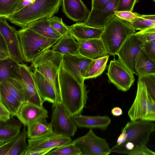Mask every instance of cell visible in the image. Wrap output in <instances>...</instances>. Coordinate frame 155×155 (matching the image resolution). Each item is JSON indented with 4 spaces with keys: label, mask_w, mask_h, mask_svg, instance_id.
<instances>
[{
    "label": "cell",
    "mask_w": 155,
    "mask_h": 155,
    "mask_svg": "<svg viewBox=\"0 0 155 155\" xmlns=\"http://www.w3.org/2000/svg\"><path fill=\"white\" fill-rule=\"evenodd\" d=\"M60 101L72 116L81 114L86 107L89 91L84 82L79 83L61 64L58 72Z\"/></svg>",
    "instance_id": "obj_1"
},
{
    "label": "cell",
    "mask_w": 155,
    "mask_h": 155,
    "mask_svg": "<svg viewBox=\"0 0 155 155\" xmlns=\"http://www.w3.org/2000/svg\"><path fill=\"white\" fill-rule=\"evenodd\" d=\"M61 0H36L15 12L7 20L22 28L31 23L43 18H49L57 14Z\"/></svg>",
    "instance_id": "obj_2"
},
{
    "label": "cell",
    "mask_w": 155,
    "mask_h": 155,
    "mask_svg": "<svg viewBox=\"0 0 155 155\" xmlns=\"http://www.w3.org/2000/svg\"><path fill=\"white\" fill-rule=\"evenodd\" d=\"M24 61L31 62L50 48L59 39H51L39 34L27 27L17 31Z\"/></svg>",
    "instance_id": "obj_3"
},
{
    "label": "cell",
    "mask_w": 155,
    "mask_h": 155,
    "mask_svg": "<svg viewBox=\"0 0 155 155\" xmlns=\"http://www.w3.org/2000/svg\"><path fill=\"white\" fill-rule=\"evenodd\" d=\"M136 32L129 22L115 15L104 27L100 38L109 55L115 56L128 37Z\"/></svg>",
    "instance_id": "obj_4"
},
{
    "label": "cell",
    "mask_w": 155,
    "mask_h": 155,
    "mask_svg": "<svg viewBox=\"0 0 155 155\" xmlns=\"http://www.w3.org/2000/svg\"><path fill=\"white\" fill-rule=\"evenodd\" d=\"M128 114L131 120L155 121V100L149 95L144 83L138 79L136 96Z\"/></svg>",
    "instance_id": "obj_5"
},
{
    "label": "cell",
    "mask_w": 155,
    "mask_h": 155,
    "mask_svg": "<svg viewBox=\"0 0 155 155\" xmlns=\"http://www.w3.org/2000/svg\"><path fill=\"white\" fill-rule=\"evenodd\" d=\"M72 142L79 150L81 155H107L111 153L106 140L96 135L92 128Z\"/></svg>",
    "instance_id": "obj_6"
},
{
    "label": "cell",
    "mask_w": 155,
    "mask_h": 155,
    "mask_svg": "<svg viewBox=\"0 0 155 155\" xmlns=\"http://www.w3.org/2000/svg\"><path fill=\"white\" fill-rule=\"evenodd\" d=\"M51 123L55 133L71 137L77 129L73 117L67 111L61 101L53 104Z\"/></svg>",
    "instance_id": "obj_7"
},
{
    "label": "cell",
    "mask_w": 155,
    "mask_h": 155,
    "mask_svg": "<svg viewBox=\"0 0 155 155\" xmlns=\"http://www.w3.org/2000/svg\"><path fill=\"white\" fill-rule=\"evenodd\" d=\"M107 74L108 81L123 91L129 90L135 81L133 73L118 58L110 61Z\"/></svg>",
    "instance_id": "obj_8"
},
{
    "label": "cell",
    "mask_w": 155,
    "mask_h": 155,
    "mask_svg": "<svg viewBox=\"0 0 155 155\" xmlns=\"http://www.w3.org/2000/svg\"><path fill=\"white\" fill-rule=\"evenodd\" d=\"M153 121L137 120H131L127 123L122 130L126 131V139L136 146L146 145L148 142L151 133L155 130Z\"/></svg>",
    "instance_id": "obj_9"
},
{
    "label": "cell",
    "mask_w": 155,
    "mask_h": 155,
    "mask_svg": "<svg viewBox=\"0 0 155 155\" xmlns=\"http://www.w3.org/2000/svg\"><path fill=\"white\" fill-rule=\"evenodd\" d=\"M93 60L80 54L63 55L61 65L67 71L82 83L84 82V76Z\"/></svg>",
    "instance_id": "obj_10"
},
{
    "label": "cell",
    "mask_w": 155,
    "mask_h": 155,
    "mask_svg": "<svg viewBox=\"0 0 155 155\" xmlns=\"http://www.w3.org/2000/svg\"><path fill=\"white\" fill-rule=\"evenodd\" d=\"M7 19L0 17V31L8 48L10 56L20 64L24 62L17 31L7 22Z\"/></svg>",
    "instance_id": "obj_11"
},
{
    "label": "cell",
    "mask_w": 155,
    "mask_h": 155,
    "mask_svg": "<svg viewBox=\"0 0 155 155\" xmlns=\"http://www.w3.org/2000/svg\"><path fill=\"white\" fill-rule=\"evenodd\" d=\"M71 137L53 133L41 137L28 140V148L25 155L40 150L53 149L72 143Z\"/></svg>",
    "instance_id": "obj_12"
},
{
    "label": "cell",
    "mask_w": 155,
    "mask_h": 155,
    "mask_svg": "<svg viewBox=\"0 0 155 155\" xmlns=\"http://www.w3.org/2000/svg\"><path fill=\"white\" fill-rule=\"evenodd\" d=\"M142 43L137 38L134 34H132L128 37L116 54L118 58L134 74H136L135 60L141 50Z\"/></svg>",
    "instance_id": "obj_13"
},
{
    "label": "cell",
    "mask_w": 155,
    "mask_h": 155,
    "mask_svg": "<svg viewBox=\"0 0 155 155\" xmlns=\"http://www.w3.org/2000/svg\"><path fill=\"white\" fill-rule=\"evenodd\" d=\"M120 0H111L100 10L91 9L87 18L83 23L93 27H104L115 15Z\"/></svg>",
    "instance_id": "obj_14"
},
{
    "label": "cell",
    "mask_w": 155,
    "mask_h": 155,
    "mask_svg": "<svg viewBox=\"0 0 155 155\" xmlns=\"http://www.w3.org/2000/svg\"><path fill=\"white\" fill-rule=\"evenodd\" d=\"M48 116V111L43 106L39 107L27 101L22 104L16 116L25 127L37 121L46 119Z\"/></svg>",
    "instance_id": "obj_15"
},
{
    "label": "cell",
    "mask_w": 155,
    "mask_h": 155,
    "mask_svg": "<svg viewBox=\"0 0 155 155\" xmlns=\"http://www.w3.org/2000/svg\"><path fill=\"white\" fill-rule=\"evenodd\" d=\"M20 74L24 86L26 101L42 107L44 102L37 90L34 80L33 72L27 65L20 64Z\"/></svg>",
    "instance_id": "obj_16"
},
{
    "label": "cell",
    "mask_w": 155,
    "mask_h": 155,
    "mask_svg": "<svg viewBox=\"0 0 155 155\" xmlns=\"http://www.w3.org/2000/svg\"><path fill=\"white\" fill-rule=\"evenodd\" d=\"M62 10L71 20L77 22H84L90 11L82 0H61Z\"/></svg>",
    "instance_id": "obj_17"
},
{
    "label": "cell",
    "mask_w": 155,
    "mask_h": 155,
    "mask_svg": "<svg viewBox=\"0 0 155 155\" xmlns=\"http://www.w3.org/2000/svg\"><path fill=\"white\" fill-rule=\"evenodd\" d=\"M79 42V53L84 56L95 60L109 55L100 38L90 39Z\"/></svg>",
    "instance_id": "obj_18"
},
{
    "label": "cell",
    "mask_w": 155,
    "mask_h": 155,
    "mask_svg": "<svg viewBox=\"0 0 155 155\" xmlns=\"http://www.w3.org/2000/svg\"><path fill=\"white\" fill-rule=\"evenodd\" d=\"M69 34L78 42L94 38H100L104 27L95 28L88 26L83 22H77L68 26Z\"/></svg>",
    "instance_id": "obj_19"
},
{
    "label": "cell",
    "mask_w": 155,
    "mask_h": 155,
    "mask_svg": "<svg viewBox=\"0 0 155 155\" xmlns=\"http://www.w3.org/2000/svg\"><path fill=\"white\" fill-rule=\"evenodd\" d=\"M33 73L37 90L43 102L47 101L54 104L60 101L54 88L47 80L35 70L34 69Z\"/></svg>",
    "instance_id": "obj_20"
},
{
    "label": "cell",
    "mask_w": 155,
    "mask_h": 155,
    "mask_svg": "<svg viewBox=\"0 0 155 155\" xmlns=\"http://www.w3.org/2000/svg\"><path fill=\"white\" fill-rule=\"evenodd\" d=\"M77 126L79 127L106 129L110 124L111 120L107 116H88L81 114L73 117Z\"/></svg>",
    "instance_id": "obj_21"
},
{
    "label": "cell",
    "mask_w": 155,
    "mask_h": 155,
    "mask_svg": "<svg viewBox=\"0 0 155 155\" xmlns=\"http://www.w3.org/2000/svg\"><path fill=\"white\" fill-rule=\"evenodd\" d=\"M20 64L9 56L0 60V83L8 78L21 79Z\"/></svg>",
    "instance_id": "obj_22"
},
{
    "label": "cell",
    "mask_w": 155,
    "mask_h": 155,
    "mask_svg": "<svg viewBox=\"0 0 155 155\" xmlns=\"http://www.w3.org/2000/svg\"><path fill=\"white\" fill-rule=\"evenodd\" d=\"M34 68L41 74L51 84L58 98L60 100L58 80V72L60 68L49 61L38 65Z\"/></svg>",
    "instance_id": "obj_23"
},
{
    "label": "cell",
    "mask_w": 155,
    "mask_h": 155,
    "mask_svg": "<svg viewBox=\"0 0 155 155\" xmlns=\"http://www.w3.org/2000/svg\"><path fill=\"white\" fill-rule=\"evenodd\" d=\"M79 42L71 35L62 36L53 46L51 49L62 55L79 54Z\"/></svg>",
    "instance_id": "obj_24"
},
{
    "label": "cell",
    "mask_w": 155,
    "mask_h": 155,
    "mask_svg": "<svg viewBox=\"0 0 155 155\" xmlns=\"http://www.w3.org/2000/svg\"><path fill=\"white\" fill-rule=\"evenodd\" d=\"M27 127V137L29 139L41 137L54 132L51 123H48L46 119L35 122Z\"/></svg>",
    "instance_id": "obj_25"
},
{
    "label": "cell",
    "mask_w": 155,
    "mask_h": 155,
    "mask_svg": "<svg viewBox=\"0 0 155 155\" xmlns=\"http://www.w3.org/2000/svg\"><path fill=\"white\" fill-rule=\"evenodd\" d=\"M21 124L20 121L11 118L6 124L0 126V140L5 143L17 138L21 133Z\"/></svg>",
    "instance_id": "obj_26"
},
{
    "label": "cell",
    "mask_w": 155,
    "mask_h": 155,
    "mask_svg": "<svg viewBox=\"0 0 155 155\" xmlns=\"http://www.w3.org/2000/svg\"><path fill=\"white\" fill-rule=\"evenodd\" d=\"M48 19L43 18L37 20L31 23L27 27L44 37L59 39L62 36L53 28Z\"/></svg>",
    "instance_id": "obj_27"
},
{
    "label": "cell",
    "mask_w": 155,
    "mask_h": 155,
    "mask_svg": "<svg viewBox=\"0 0 155 155\" xmlns=\"http://www.w3.org/2000/svg\"><path fill=\"white\" fill-rule=\"evenodd\" d=\"M0 101L11 117L16 116L23 103L5 89L0 83Z\"/></svg>",
    "instance_id": "obj_28"
},
{
    "label": "cell",
    "mask_w": 155,
    "mask_h": 155,
    "mask_svg": "<svg viewBox=\"0 0 155 155\" xmlns=\"http://www.w3.org/2000/svg\"><path fill=\"white\" fill-rule=\"evenodd\" d=\"M135 70L138 76L155 74V61L149 59L141 50L135 59Z\"/></svg>",
    "instance_id": "obj_29"
},
{
    "label": "cell",
    "mask_w": 155,
    "mask_h": 155,
    "mask_svg": "<svg viewBox=\"0 0 155 155\" xmlns=\"http://www.w3.org/2000/svg\"><path fill=\"white\" fill-rule=\"evenodd\" d=\"M7 91L23 103L26 101L24 86L22 79L8 78L0 83Z\"/></svg>",
    "instance_id": "obj_30"
},
{
    "label": "cell",
    "mask_w": 155,
    "mask_h": 155,
    "mask_svg": "<svg viewBox=\"0 0 155 155\" xmlns=\"http://www.w3.org/2000/svg\"><path fill=\"white\" fill-rule=\"evenodd\" d=\"M109 58L108 55L93 60L84 76V80L95 78L101 74L106 68Z\"/></svg>",
    "instance_id": "obj_31"
},
{
    "label": "cell",
    "mask_w": 155,
    "mask_h": 155,
    "mask_svg": "<svg viewBox=\"0 0 155 155\" xmlns=\"http://www.w3.org/2000/svg\"><path fill=\"white\" fill-rule=\"evenodd\" d=\"M62 55L54 51L49 49L35 58L31 62V66H35L48 61H51L60 68L62 63Z\"/></svg>",
    "instance_id": "obj_32"
},
{
    "label": "cell",
    "mask_w": 155,
    "mask_h": 155,
    "mask_svg": "<svg viewBox=\"0 0 155 155\" xmlns=\"http://www.w3.org/2000/svg\"><path fill=\"white\" fill-rule=\"evenodd\" d=\"M27 137L26 127L24 126L21 132L7 155H25L28 148Z\"/></svg>",
    "instance_id": "obj_33"
},
{
    "label": "cell",
    "mask_w": 155,
    "mask_h": 155,
    "mask_svg": "<svg viewBox=\"0 0 155 155\" xmlns=\"http://www.w3.org/2000/svg\"><path fill=\"white\" fill-rule=\"evenodd\" d=\"M129 22L134 29L136 30L141 31L155 27V15H140L138 17Z\"/></svg>",
    "instance_id": "obj_34"
},
{
    "label": "cell",
    "mask_w": 155,
    "mask_h": 155,
    "mask_svg": "<svg viewBox=\"0 0 155 155\" xmlns=\"http://www.w3.org/2000/svg\"><path fill=\"white\" fill-rule=\"evenodd\" d=\"M21 0H0V17L7 19L16 12Z\"/></svg>",
    "instance_id": "obj_35"
},
{
    "label": "cell",
    "mask_w": 155,
    "mask_h": 155,
    "mask_svg": "<svg viewBox=\"0 0 155 155\" xmlns=\"http://www.w3.org/2000/svg\"><path fill=\"white\" fill-rule=\"evenodd\" d=\"M46 155H81V152L72 142L61 147L54 148Z\"/></svg>",
    "instance_id": "obj_36"
},
{
    "label": "cell",
    "mask_w": 155,
    "mask_h": 155,
    "mask_svg": "<svg viewBox=\"0 0 155 155\" xmlns=\"http://www.w3.org/2000/svg\"><path fill=\"white\" fill-rule=\"evenodd\" d=\"M48 20L55 30L62 36L69 34L68 26L64 23L61 18L54 16Z\"/></svg>",
    "instance_id": "obj_37"
},
{
    "label": "cell",
    "mask_w": 155,
    "mask_h": 155,
    "mask_svg": "<svg viewBox=\"0 0 155 155\" xmlns=\"http://www.w3.org/2000/svg\"><path fill=\"white\" fill-rule=\"evenodd\" d=\"M138 79L145 84L149 95L155 100V74L138 76Z\"/></svg>",
    "instance_id": "obj_38"
},
{
    "label": "cell",
    "mask_w": 155,
    "mask_h": 155,
    "mask_svg": "<svg viewBox=\"0 0 155 155\" xmlns=\"http://www.w3.org/2000/svg\"><path fill=\"white\" fill-rule=\"evenodd\" d=\"M134 34L142 43L148 41L155 42V27L140 31Z\"/></svg>",
    "instance_id": "obj_39"
},
{
    "label": "cell",
    "mask_w": 155,
    "mask_h": 155,
    "mask_svg": "<svg viewBox=\"0 0 155 155\" xmlns=\"http://www.w3.org/2000/svg\"><path fill=\"white\" fill-rule=\"evenodd\" d=\"M141 50L150 59L155 61V42L148 41L142 43Z\"/></svg>",
    "instance_id": "obj_40"
},
{
    "label": "cell",
    "mask_w": 155,
    "mask_h": 155,
    "mask_svg": "<svg viewBox=\"0 0 155 155\" xmlns=\"http://www.w3.org/2000/svg\"><path fill=\"white\" fill-rule=\"evenodd\" d=\"M139 1V0H120L116 11L132 12L134 5Z\"/></svg>",
    "instance_id": "obj_41"
},
{
    "label": "cell",
    "mask_w": 155,
    "mask_h": 155,
    "mask_svg": "<svg viewBox=\"0 0 155 155\" xmlns=\"http://www.w3.org/2000/svg\"><path fill=\"white\" fill-rule=\"evenodd\" d=\"M114 14L120 19L129 22L138 17L140 15L136 12H133L129 11H115Z\"/></svg>",
    "instance_id": "obj_42"
},
{
    "label": "cell",
    "mask_w": 155,
    "mask_h": 155,
    "mask_svg": "<svg viewBox=\"0 0 155 155\" xmlns=\"http://www.w3.org/2000/svg\"><path fill=\"white\" fill-rule=\"evenodd\" d=\"M129 155H155L154 152L149 149L146 145L136 146L128 154Z\"/></svg>",
    "instance_id": "obj_43"
},
{
    "label": "cell",
    "mask_w": 155,
    "mask_h": 155,
    "mask_svg": "<svg viewBox=\"0 0 155 155\" xmlns=\"http://www.w3.org/2000/svg\"><path fill=\"white\" fill-rule=\"evenodd\" d=\"M111 1V0H91V9H101Z\"/></svg>",
    "instance_id": "obj_44"
},
{
    "label": "cell",
    "mask_w": 155,
    "mask_h": 155,
    "mask_svg": "<svg viewBox=\"0 0 155 155\" xmlns=\"http://www.w3.org/2000/svg\"><path fill=\"white\" fill-rule=\"evenodd\" d=\"M17 138L12 141L5 142L0 146V155H7Z\"/></svg>",
    "instance_id": "obj_45"
},
{
    "label": "cell",
    "mask_w": 155,
    "mask_h": 155,
    "mask_svg": "<svg viewBox=\"0 0 155 155\" xmlns=\"http://www.w3.org/2000/svg\"><path fill=\"white\" fill-rule=\"evenodd\" d=\"M11 118L10 114L0 101V120L5 122Z\"/></svg>",
    "instance_id": "obj_46"
},
{
    "label": "cell",
    "mask_w": 155,
    "mask_h": 155,
    "mask_svg": "<svg viewBox=\"0 0 155 155\" xmlns=\"http://www.w3.org/2000/svg\"><path fill=\"white\" fill-rule=\"evenodd\" d=\"M36 0H21L20 3L15 12L19 11L26 6L33 3Z\"/></svg>",
    "instance_id": "obj_47"
},
{
    "label": "cell",
    "mask_w": 155,
    "mask_h": 155,
    "mask_svg": "<svg viewBox=\"0 0 155 155\" xmlns=\"http://www.w3.org/2000/svg\"><path fill=\"white\" fill-rule=\"evenodd\" d=\"M0 50L8 52L7 47L0 31Z\"/></svg>",
    "instance_id": "obj_48"
},
{
    "label": "cell",
    "mask_w": 155,
    "mask_h": 155,
    "mask_svg": "<svg viewBox=\"0 0 155 155\" xmlns=\"http://www.w3.org/2000/svg\"><path fill=\"white\" fill-rule=\"evenodd\" d=\"M126 138L127 134L125 130H122L121 133L117 139V144H119L124 142L126 139Z\"/></svg>",
    "instance_id": "obj_49"
},
{
    "label": "cell",
    "mask_w": 155,
    "mask_h": 155,
    "mask_svg": "<svg viewBox=\"0 0 155 155\" xmlns=\"http://www.w3.org/2000/svg\"><path fill=\"white\" fill-rule=\"evenodd\" d=\"M111 113L114 116L117 117L122 115L123 111L120 107H116L112 109Z\"/></svg>",
    "instance_id": "obj_50"
},
{
    "label": "cell",
    "mask_w": 155,
    "mask_h": 155,
    "mask_svg": "<svg viewBox=\"0 0 155 155\" xmlns=\"http://www.w3.org/2000/svg\"><path fill=\"white\" fill-rule=\"evenodd\" d=\"M52 149H48L46 150H40L30 153L28 155H46L47 153Z\"/></svg>",
    "instance_id": "obj_51"
},
{
    "label": "cell",
    "mask_w": 155,
    "mask_h": 155,
    "mask_svg": "<svg viewBox=\"0 0 155 155\" xmlns=\"http://www.w3.org/2000/svg\"><path fill=\"white\" fill-rule=\"evenodd\" d=\"M8 52L0 50V60L10 56Z\"/></svg>",
    "instance_id": "obj_52"
},
{
    "label": "cell",
    "mask_w": 155,
    "mask_h": 155,
    "mask_svg": "<svg viewBox=\"0 0 155 155\" xmlns=\"http://www.w3.org/2000/svg\"><path fill=\"white\" fill-rule=\"evenodd\" d=\"M8 121V120L7 121L5 122V121H3L0 120V126L6 124L7 123Z\"/></svg>",
    "instance_id": "obj_53"
},
{
    "label": "cell",
    "mask_w": 155,
    "mask_h": 155,
    "mask_svg": "<svg viewBox=\"0 0 155 155\" xmlns=\"http://www.w3.org/2000/svg\"><path fill=\"white\" fill-rule=\"evenodd\" d=\"M5 143L4 142L0 140V146Z\"/></svg>",
    "instance_id": "obj_54"
},
{
    "label": "cell",
    "mask_w": 155,
    "mask_h": 155,
    "mask_svg": "<svg viewBox=\"0 0 155 155\" xmlns=\"http://www.w3.org/2000/svg\"><path fill=\"white\" fill-rule=\"evenodd\" d=\"M152 0L154 2H155V0Z\"/></svg>",
    "instance_id": "obj_55"
}]
</instances>
